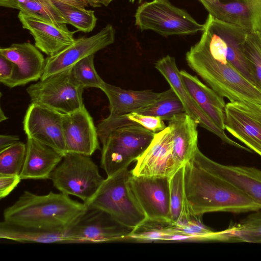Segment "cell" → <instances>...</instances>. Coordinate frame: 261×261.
<instances>
[{
    "label": "cell",
    "mask_w": 261,
    "mask_h": 261,
    "mask_svg": "<svg viewBox=\"0 0 261 261\" xmlns=\"http://www.w3.org/2000/svg\"><path fill=\"white\" fill-rule=\"evenodd\" d=\"M196 149L184 165L185 190L190 213L196 216L226 212L234 213L261 209L251 198L201 162Z\"/></svg>",
    "instance_id": "6da1fadb"
},
{
    "label": "cell",
    "mask_w": 261,
    "mask_h": 261,
    "mask_svg": "<svg viewBox=\"0 0 261 261\" xmlns=\"http://www.w3.org/2000/svg\"><path fill=\"white\" fill-rule=\"evenodd\" d=\"M87 210L84 202L61 192L37 195L25 191L4 211L3 217L5 222L19 226L67 231Z\"/></svg>",
    "instance_id": "7a4b0ae2"
},
{
    "label": "cell",
    "mask_w": 261,
    "mask_h": 261,
    "mask_svg": "<svg viewBox=\"0 0 261 261\" xmlns=\"http://www.w3.org/2000/svg\"><path fill=\"white\" fill-rule=\"evenodd\" d=\"M188 66L216 92L230 101H239L261 109V90L247 80L229 62L213 58L195 44L186 55Z\"/></svg>",
    "instance_id": "3957f363"
},
{
    "label": "cell",
    "mask_w": 261,
    "mask_h": 261,
    "mask_svg": "<svg viewBox=\"0 0 261 261\" xmlns=\"http://www.w3.org/2000/svg\"><path fill=\"white\" fill-rule=\"evenodd\" d=\"M128 168L107 176L95 195L85 204L88 209L102 211L120 224L133 230L147 218L131 188L132 173Z\"/></svg>",
    "instance_id": "277c9868"
},
{
    "label": "cell",
    "mask_w": 261,
    "mask_h": 261,
    "mask_svg": "<svg viewBox=\"0 0 261 261\" xmlns=\"http://www.w3.org/2000/svg\"><path fill=\"white\" fill-rule=\"evenodd\" d=\"M49 179L60 192L79 197L86 203L95 195L105 178L90 156L67 152Z\"/></svg>",
    "instance_id": "5b68a950"
},
{
    "label": "cell",
    "mask_w": 261,
    "mask_h": 261,
    "mask_svg": "<svg viewBox=\"0 0 261 261\" xmlns=\"http://www.w3.org/2000/svg\"><path fill=\"white\" fill-rule=\"evenodd\" d=\"M155 133L139 125H127L112 131L102 144L100 167L110 176L136 161Z\"/></svg>",
    "instance_id": "8992f818"
},
{
    "label": "cell",
    "mask_w": 261,
    "mask_h": 261,
    "mask_svg": "<svg viewBox=\"0 0 261 261\" xmlns=\"http://www.w3.org/2000/svg\"><path fill=\"white\" fill-rule=\"evenodd\" d=\"M135 17V24L141 31L152 30L165 37L193 34L204 28V24L198 23L186 11L175 7L168 0L142 4Z\"/></svg>",
    "instance_id": "52a82bcc"
},
{
    "label": "cell",
    "mask_w": 261,
    "mask_h": 261,
    "mask_svg": "<svg viewBox=\"0 0 261 261\" xmlns=\"http://www.w3.org/2000/svg\"><path fill=\"white\" fill-rule=\"evenodd\" d=\"M84 89L74 81L69 69L40 80L30 85L26 91L31 102L65 114L84 105Z\"/></svg>",
    "instance_id": "ba28073f"
},
{
    "label": "cell",
    "mask_w": 261,
    "mask_h": 261,
    "mask_svg": "<svg viewBox=\"0 0 261 261\" xmlns=\"http://www.w3.org/2000/svg\"><path fill=\"white\" fill-rule=\"evenodd\" d=\"M115 37V29L111 24H108L92 36L75 39L71 45L45 59V69L40 80L71 69L84 58L95 54L113 43Z\"/></svg>",
    "instance_id": "9c48e42d"
},
{
    "label": "cell",
    "mask_w": 261,
    "mask_h": 261,
    "mask_svg": "<svg viewBox=\"0 0 261 261\" xmlns=\"http://www.w3.org/2000/svg\"><path fill=\"white\" fill-rule=\"evenodd\" d=\"M129 182L147 220L170 222V178L132 174Z\"/></svg>",
    "instance_id": "30bf717a"
},
{
    "label": "cell",
    "mask_w": 261,
    "mask_h": 261,
    "mask_svg": "<svg viewBox=\"0 0 261 261\" xmlns=\"http://www.w3.org/2000/svg\"><path fill=\"white\" fill-rule=\"evenodd\" d=\"M63 115L46 107L31 102L23 120L27 137L65 153Z\"/></svg>",
    "instance_id": "8fae6325"
},
{
    "label": "cell",
    "mask_w": 261,
    "mask_h": 261,
    "mask_svg": "<svg viewBox=\"0 0 261 261\" xmlns=\"http://www.w3.org/2000/svg\"><path fill=\"white\" fill-rule=\"evenodd\" d=\"M131 170L136 176H161L171 178L182 166L175 160L170 128L155 133L152 141L137 158Z\"/></svg>",
    "instance_id": "7c38bea8"
},
{
    "label": "cell",
    "mask_w": 261,
    "mask_h": 261,
    "mask_svg": "<svg viewBox=\"0 0 261 261\" xmlns=\"http://www.w3.org/2000/svg\"><path fill=\"white\" fill-rule=\"evenodd\" d=\"M155 67L176 94L182 103L185 112L198 125L217 135L224 143L251 151L248 147L230 139L224 130L218 127L198 106L185 87L174 58L167 55L158 60L155 64Z\"/></svg>",
    "instance_id": "4fadbf2b"
},
{
    "label": "cell",
    "mask_w": 261,
    "mask_h": 261,
    "mask_svg": "<svg viewBox=\"0 0 261 261\" xmlns=\"http://www.w3.org/2000/svg\"><path fill=\"white\" fill-rule=\"evenodd\" d=\"M132 230L118 223L102 211L88 209L67 233L79 243H96L128 238Z\"/></svg>",
    "instance_id": "5bb4252c"
},
{
    "label": "cell",
    "mask_w": 261,
    "mask_h": 261,
    "mask_svg": "<svg viewBox=\"0 0 261 261\" xmlns=\"http://www.w3.org/2000/svg\"><path fill=\"white\" fill-rule=\"evenodd\" d=\"M225 129L261 156V109L239 101L225 105Z\"/></svg>",
    "instance_id": "9a60e30c"
},
{
    "label": "cell",
    "mask_w": 261,
    "mask_h": 261,
    "mask_svg": "<svg viewBox=\"0 0 261 261\" xmlns=\"http://www.w3.org/2000/svg\"><path fill=\"white\" fill-rule=\"evenodd\" d=\"M63 126L65 153L91 156L100 149L96 126L84 105L72 113L64 114Z\"/></svg>",
    "instance_id": "2e32d148"
},
{
    "label": "cell",
    "mask_w": 261,
    "mask_h": 261,
    "mask_svg": "<svg viewBox=\"0 0 261 261\" xmlns=\"http://www.w3.org/2000/svg\"><path fill=\"white\" fill-rule=\"evenodd\" d=\"M0 55L15 65L12 77L4 84L10 88L40 80L44 73L45 59L39 49L31 43H13L7 47H1Z\"/></svg>",
    "instance_id": "e0dca14e"
},
{
    "label": "cell",
    "mask_w": 261,
    "mask_h": 261,
    "mask_svg": "<svg viewBox=\"0 0 261 261\" xmlns=\"http://www.w3.org/2000/svg\"><path fill=\"white\" fill-rule=\"evenodd\" d=\"M18 18L22 28L33 37L35 46L48 56L58 54L75 40L74 34L77 31H70L66 23H52L20 11Z\"/></svg>",
    "instance_id": "ac0fdd59"
},
{
    "label": "cell",
    "mask_w": 261,
    "mask_h": 261,
    "mask_svg": "<svg viewBox=\"0 0 261 261\" xmlns=\"http://www.w3.org/2000/svg\"><path fill=\"white\" fill-rule=\"evenodd\" d=\"M203 5L214 18L236 25L248 34L261 31V0L218 1Z\"/></svg>",
    "instance_id": "d6986e66"
},
{
    "label": "cell",
    "mask_w": 261,
    "mask_h": 261,
    "mask_svg": "<svg viewBox=\"0 0 261 261\" xmlns=\"http://www.w3.org/2000/svg\"><path fill=\"white\" fill-rule=\"evenodd\" d=\"M197 153L207 169L234 186L261 207L260 170L252 167L221 164L208 158L199 148Z\"/></svg>",
    "instance_id": "ffe728a7"
},
{
    "label": "cell",
    "mask_w": 261,
    "mask_h": 261,
    "mask_svg": "<svg viewBox=\"0 0 261 261\" xmlns=\"http://www.w3.org/2000/svg\"><path fill=\"white\" fill-rule=\"evenodd\" d=\"M24 163L20 174L22 179H47L64 155L31 138H27Z\"/></svg>",
    "instance_id": "44dd1931"
},
{
    "label": "cell",
    "mask_w": 261,
    "mask_h": 261,
    "mask_svg": "<svg viewBox=\"0 0 261 261\" xmlns=\"http://www.w3.org/2000/svg\"><path fill=\"white\" fill-rule=\"evenodd\" d=\"M184 85L191 96L211 120L225 129V102L223 97L185 70L179 71Z\"/></svg>",
    "instance_id": "7402d4cb"
},
{
    "label": "cell",
    "mask_w": 261,
    "mask_h": 261,
    "mask_svg": "<svg viewBox=\"0 0 261 261\" xmlns=\"http://www.w3.org/2000/svg\"><path fill=\"white\" fill-rule=\"evenodd\" d=\"M198 124L186 112L177 114L169 120L173 144V153L177 162L184 166L198 148Z\"/></svg>",
    "instance_id": "603a6c76"
},
{
    "label": "cell",
    "mask_w": 261,
    "mask_h": 261,
    "mask_svg": "<svg viewBox=\"0 0 261 261\" xmlns=\"http://www.w3.org/2000/svg\"><path fill=\"white\" fill-rule=\"evenodd\" d=\"M101 90L109 101V116H121L146 107L161 95L151 90H125L105 83Z\"/></svg>",
    "instance_id": "cb8c5ba5"
},
{
    "label": "cell",
    "mask_w": 261,
    "mask_h": 261,
    "mask_svg": "<svg viewBox=\"0 0 261 261\" xmlns=\"http://www.w3.org/2000/svg\"><path fill=\"white\" fill-rule=\"evenodd\" d=\"M0 238L20 243L79 244L66 231L24 227L9 224L4 221L0 223Z\"/></svg>",
    "instance_id": "d4e9b609"
},
{
    "label": "cell",
    "mask_w": 261,
    "mask_h": 261,
    "mask_svg": "<svg viewBox=\"0 0 261 261\" xmlns=\"http://www.w3.org/2000/svg\"><path fill=\"white\" fill-rule=\"evenodd\" d=\"M221 242L261 243V209L254 211L239 223L219 231Z\"/></svg>",
    "instance_id": "484cf974"
},
{
    "label": "cell",
    "mask_w": 261,
    "mask_h": 261,
    "mask_svg": "<svg viewBox=\"0 0 261 261\" xmlns=\"http://www.w3.org/2000/svg\"><path fill=\"white\" fill-rule=\"evenodd\" d=\"M134 112L159 117L163 121H169L174 115L185 112V110L179 98L170 88L161 93L160 96L154 102Z\"/></svg>",
    "instance_id": "4316f807"
},
{
    "label": "cell",
    "mask_w": 261,
    "mask_h": 261,
    "mask_svg": "<svg viewBox=\"0 0 261 261\" xmlns=\"http://www.w3.org/2000/svg\"><path fill=\"white\" fill-rule=\"evenodd\" d=\"M52 1L67 24L72 25L77 29V31L89 33L95 27L97 18L93 10Z\"/></svg>",
    "instance_id": "83f0119b"
},
{
    "label": "cell",
    "mask_w": 261,
    "mask_h": 261,
    "mask_svg": "<svg viewBox=\"0 0 261 261\" xmlns=\"http://www.w3.org/2000/svg\"><path fill=\"white\" fill-rule=\"evenodd\" d=\"M94 54L79 61L70 69L74 81L84 88H95L101 90L106 82L96 71L94 63Z\"/></svg>",
    "instance_id": "f1b7e54d"
},
{
    "label": "cell",
    "mask_w": 261,
    "mask_h": 261,
    "mask_svg": "<svg viewBox=\"0 0 261 261\" xmlns=\"http://www.w3.org/2000/svg\"><path fill=\"white\" fill-rule=\"evenodd\" d=\"M173 226L170 222L146 219L132 231L128 238L148 242L165 241L168 235L175 233Z\"/></svg>",
    "instance_id": "f546056e"
},
{
    "label": "cell",
    "mask_w": 261,
    "mask_h": 261,
    "mask_svg": "<svg viewBox=\"0 0 261 261\" xmlns=\"http://www.w3.org/2000/svg\"><path fill=\"white\" fill-rule=\"evenodd\" d=\"M185 167H181L170 178V221L176 224L184 207L188 205L184 180Z\"/></svg>",
    "instance_id": "4dcf8cb0"
},
{
    "label": "cell",
    "mask_w": 261,
    "mask_h": 261,
    "mask_svg": "<svg viewBox=\"0 0 261 261\" xmlns=\"http://www.w3.org/2000/svg\"><path fill=\"white\" fill-rule=\"evenodd\" d=\"M18 7V10L27 14L54 23L67 24L52 0H25Z\"/></svg>",
    "instance_id": "1f68e13d"
},
{
    "label": "cell",
    "mask_w": 261,
    "mask_h": 261,
    "mask_svg": "<svg viewBox=\"0 0 261 261\" xmlns=\"http://www.w3.org/2000/svg\"><path fill=\"white\" fill-rule=\"evenodd\" d=\"M27 145L18 141L0 151V174L20 175L25 159Z\"/></svg>",
    "instance_id": "d6a6232c"
},
{
    "label": "cell",
    "mask_w": 261,
    "mask_h": 261,
    "mask_svg": "<svg viewBox=\"0 0 261 261\" xmlns=\"http://www.w3.org/2000/svg\"><path fill=\"white\" fill-rule=\"evenodd\" d=\"M243 53L261 90V35L256 32L247 34L242 44Z\"/></svg>",
    "instance_id": "836d02e7"
},
{
    "label": "cell",
    "mask_w": 261,
    "mask_h": 261,
    "mask_svg": "<svg viewBox=\"0 0 261 261\" xmlns=\"http://www.w3.org/2000/svg\"><path fill=\"white\" fill-rule=\"evenodd\" d=\"M201 217L192 214L187 224L184 226L173 224L174 233L195 236L198 241H216V231L203 224Z\"/></svg>",
    "instance_id": "e575fe53"
},
{
    "label": "cell",
    "mask_w": 261,
    "mask_h": 261,
    "mask_svg": "<svg viewBox=\"0 0 261 261\" xmlns=\"http://www.w3.org/2000/svg\"><path fill=\"white\" fill-rule=\"evenodd\" d=\"M21 179L20 175L0 174V198L7 197L18 186Z\"/></svg>",
    "instance_id": "d590c367"
},
{
    "label": "cell",
    "mask_w": 261,
    "mask_h": 261,
    "mask_svg": "<svg viewBox=\"0 0 261 261\" xmlns=\"http://www.w3.org/2000/svg\"><path fill=\"white\" fill-rule=\"evenodd\" d=\"M15 65L10 60L0 55V82L4 85L12 77Z\"/></svg>",
    "instance_id": "8d00e7d4"
},
{
    "label": "cell",
    "mask_w": 261,
    "mask_h": 261,
    "mask_svg": "<svg viewBox=\"0 0 261 261\" xmlns=\"http://www.w3.org/2000/svg\"><path fill=\"white\" fill-rule=\"evenodd\" d=\"M80 8L100 7L102 5L97 0H54Z\"/></svg>",
    "instance_id": "74e56055"
},
{
    "label": "cell",
    "mask_w": 261,
    "mask_h": 261,
    "mask_svg": "<svg viewBox=\"0 0 261 261\" xmlns=\"http://www.w3.org/2000/svg\"><path fill=\"white\" fill-rule=\"evenodd\" d=\"M19 141L17 135H1L0 151Z\"/></svg>",
    "instance_id": "f35d334b"
},
{
    "label": "cell",
    "mask_w": 261,
    "mask_h": 261,
    "mask_svg": "<svg viewBox=\"0 0 261 261\" xmlns=\"http://www.w3.org/2000/svg\"><path fill=\"white\" fill-rule=\"evenodd\" d=\"M0 6L5 8L18 9L17 0H0Z\"/></svg>",
    "instance_id": "ab89813d"
},
{
    "label": "cell",
    "mask_w": 261,
    "mask_h": 261,
    "mask_svg": "<svg viewBox=\"0 0 261 261\" xmlns=\"http://www.w3.org/2000/svg\"><path fill=\"white\" fill-rule=\"evenodd\" d=\"M8 118L5 115L4 112L3 111L2 108L0 109V122H2L8 119Z\"/></svg>",
    "instance_id": "60d3db41"
},
{
    "label": "cell",
    "mask_w": 261,
    "mask_h": 261,
    "mask_svg": "<svg viewBox=\"0 0 261 261\" xmlns=\"http://www.w3.org/2000/svg\"><path fill=\"white\" fill-rule=\"evenodd\" d=\"M101 5L108 6L114 0H97Z\"/></svg>",
    "instance_id": "b9f144b4"
},
{
    "label": "cell",
    "mask_w": 261,
    "mask_h": 261,
    "mask_svg": "<svg viewBox=\"0 0 261 261\" xmlns=\"http://www.w3.org/2000/svg\"><path fill=\"white\" fill-rule=\"evenodd\" d=\"M202 4L205 3H213L220 1V0H199Z\"/></svg>",
    "instance_id": "7bdbcfd3"
},
{
    "label": "cell",
    "mask_w": 261,
    "mask_h": 261,
    "mask_svg": "<svg viewBox=\"0 0 261 261\" xmlns=\"http://www.w3.org/2000/svg\"><path fill=\"white\" fill-rule=\"evenodd\" d=\"M130 2L131 3H134L135 0H129ZM142 0H139V3H140L141 2Z\"/></svg>",
    "instance_id": "ee69618b"
},
{
    "label": "cell",
    "mask_w": 261,
    "mask_h": 261,
    "mask_svg": "<svg viewBox=\"0 0 261 261\" xmlns=\"http://www.w3.org/2000/svg\"><path fill=\"white\" fill-rule=\"evenodd\" d=\"M259 32L260 33V35H261V31H260V32Z\"/></svg>",
    "instance_id": "f6af8a7d"
}]
</instances>
